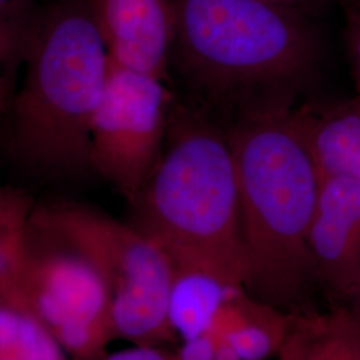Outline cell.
<instances>
[{"label": "cell", "mask_w": 360, "mask_h": 360, "mask_svg": "<svg viewBox=\"0 0 360 360\" xmlns=\"http://www.w3.org/2000/svg\"><path fill=\"white\" fill-rule=\"evenodd\" d=\"M316 279L347 291L360 287V180L323 178L309 233Z\"/></svg>", "instance_id": "9c48e42d"}, {"label": "cell", "mask_w": 360, "mask_h": 360, "mask_svg": "<svg viewBox=\"0 0 360 360\" xmlns=\"http://www.w3.org/2000/svg\"><path fill=\"white\" fill-rule=\"evenodd\" d=\"M359 288H360V287H359Z\"/></svg>", "instance_id": "603a6c76"}, {"label": "cell", "mask_w": 360, "mask_h": 360, "mask_svg": "<svg viewBox=\"0 0 360 360\" xmlns=\"http://www.w3.org/2000/svg\"><path fill=\"white\" fill-rule=\"evenodd\" d=\"M346 43L355 79L358 95H360V0L349 3L346 13Z\"/></svg>", "instance_id": "e0dca14e"}, {"label": "cell", "mask_w": 360, "mask_h": 360, "mask_svg": "<svg viewBox=\"0 0 360 360\" xmlns=\"http://www.w3.org/2000/svg\"><path fill=\"white\" fill-rule=\"evenodd\" d=\"M10 107L15 160L40 176L91 174L90 132L111 55L87 0H62L38 15Z\"/></svg>", "instance_id": "3957f363"}, {"label": "cell", "mask_w": 360, "mask_h": 360, "mask_svg": "<svg viewBox=\"0 0 360 360\" xmlns=\"http://www.w3.org/2000/svg\"><path fill=\"white\" fill-rule=\"evenodd\" d=\"M227 134L238 169L245 292L287 314L311 309L318 279L309 233L322 175L300 105L238 117Z\"/></svg>", "instance_id": "6da1fadb"}, {"label": "cell", "mask_w": 360, "mask_h": 360, "mask_svg": "<svg viewBox=\"0 0 360 360\" xmlns=\"http://www.w3.org/2000/svg\"><path fill=\"white\" fill-rule=\"evenodd\" d=\"M271 1L309 16L318 7L321 0H271Z\"/></svg>", "instance_id": "ffe728a7"}, {"label": "cell", "mask_w": 360, "mask_h": 360, "mask_svg": "<svg viewBox=\"0 0 360 360\" xmlns=\"http://www.w3.org/2000/svg\"><path fill=\"white\" fill-rule=\"evenodd\" d=\"M174 103L166 77L111 59L103 96L91 124L90 168L129 205L163 154Z\"/></svg>", "instance_id": "52a82bcc"}, {"label": "cell", "mask_w": 360, "mask_h": 360, "mask_svg": "<svg viewBox=\"0 0 360 360\" xmlns=\"http://www.w3.org/2000/svg\"><path fill=\"white\" fill-rule=\"evenodd\" d=\"M111 59L167 79L174 43L172 0H87Z\"/></svg>", "instance_id": "ba28073f"}, {"label": "cell", "mask_w": 360, "mask_h": 360, "mask_svg": "<svg viewBox=\"0 0 360 360\" xmlns=\"http://www.w3.org/2000/svg\"><path fill=\"white\" fill-rule=\"evenodd\" d=\"M278 360H360V321L343 311L291 314Z\"/></svg>", "instance_id": "7c38bea8"}, {"label": "cell", "mask_w": 360, "mask_h": 360, "mask_svg": "<svg viewBox=\"0 0 360 360\" xmlns=\"http://www.w3.org/2000/svg\"><path fill=\"white\" fill-rule=\"evenodd\" d=\"M131 223L172 264L215 271L245 288L239 183L227 129L174 103L154 172L129 205Z\"/></svg>", "instance_id": "277c9868"}, {"label": "cell", "mask_w": 360, "mask_h": 360, "mask_svg": "<svg viewBox=\"0 0 360 360\" xmlns=\"http://www.w3.org/2000/svg\"><path fill=\"white\" fill-rule=\"evenodd\" d=\"M215 360H242L236 349L221 336L218 335V345L215 351Z\"/></svg>", "instance_id": "44dd1931"}, {"label": "cell", "mask_w": 360, "mask_h": 360, "mask_svg": "<svg viewBox=\"0 0 360 360\" xmlns=\"http://www.w3.org/2000/svg\"><path fill=\"white\" fill-rule=\"evenodd\" d=\"M0 360H68L18 288L0 290Z\"/></svg>", "instance_id": "5bb4252c"}, {"label": "cell", "mask_w": 360, "mask_h": 360, "mask_svg": "<svg viewBox=\"0 0 360 360\" xmlns=\"http://www.w3.org/2000/svg\"><path fill=\"white\" fill-rule=\"evenodd\" d=\"M171 60L235 119L295 107L318 80L322 49L309 16L271 0H172Z\"/></svg>", "instance_id": "7a4b0ae2"}, {"label": "cell", "mask_w": 360, "mask_h": 360, "mask_svg": "<svg viewBox=\"0 0 360 360\" xmlns=\"http://www.w3.org/2000/svg\"><path fill=\"white\" fill-rule=\"evenodd\" d=\"M31 223L75 247L99 271L111 297L116 339L153 346L175 340L167 321L174 266L151 238L74 200L37 205Z\"/></svg>", "instance_id": "5b68a950"}, {"label": "cell", "mask_w": 360, "mask_h": 360, "mask_svg": "<svg viewBox=\"0 0 360 360\" xmlns=\"http://www.w3.org/2000/svg\"><path fill=\"white\" fill-rule=\"evenodd\" d=\"M311 153L323 178L360 180V95L300 107Z\"/></svg>", "instance_id": "30bf717a"}, {"label": "cell", "mask_w": 360, "mask_h": 360, "mask_svg": "<svg viewBox=\"0 0 360 360\" xmlns=\"http://www.w3.org/2000/svg\"><path fill=\"white\" fill-rule=\"evenodd\" d=\"M99 360H176L175 354L162 346L153 345H132L116 352H107Z\"/></svg>", "instance_id": "d6986e66"}, {"label": "cell", "mask_w": 360, "mask_h": 360, "mask_svg": "<svg viewBox=\"0 0 360 360\" xmlns=\"http://www.w3.org/2000/svg\"><path fill=\"white\" fill-rule=\"evenodd\" d=\"M7 77L0 71V115L4 112L7 104Z\"/></svg>", "instance_id": "7402d4cb"}, {"label": "cell", "mask_w": 360, "mask_h": 360, "mask_svg": "<svg viewBox=\"0 0 360 360\" xmlns=\"http://www.w3.org/2000/svg\"><path fill=\"white\" fill-rule=\"evenodd\" d=\"M218 334L208 333L193 339L181 340L179 348L174 351L176 360H215Z\"/></svg>", "instance_id": "ac0fdd59"}, {"label": "cell", "mask_w": 360, "mask_h": 360, "mask_svg": "<svg viewBox=\"0 0 360 360\" xmlns=\"http://www.w3.org/2000/svg\"><path fill=\"white\" fill-rule=\"evenodd\" d=\"M18 290L68 360H99L115 340L102 275L75 247L30 223Z\"/></svg>", "instance_id": "8992f818"}, {"label": "cell", "mask_w": 360, "mask_h": 360, "mask_svg": "<svg viewBox=\"0 0 360 360\" xmlns=\"http://www.w3.org/2000/svg\"><path fill=\"white\" fill-rule=\"evenodd\" d=\"M290 319L291 314L257 300L243 288L221 309L215 333L242 360H267L282 347Z\"/></svg>", "instance_id": "4fadbf2b"}, {"label": "cell", "mask_w": 360, "mask_h": 360, "mask_svg": "<svg viewBox=\"0 0 360 360\" xmlns=\"http://www.w3.org/2000/svg\"><path fill=\"white\" fill-rule=\"evenodd\" d=\"M35 206L34 198L25 190L0 186V290L18 287Z\"/></svg>", "instance_id": "9a60e30c"}, {"label": "cell", "mask_w": 360, "mask_h": 360, "mask_svg": "<svg viewBox=\"0 0 360 360\" xmlns=\"http://www.w3.org/2000/svg\"><path fill=\"white\" fill-rule=\"evenodd\" d=\"M37 19L27 0H0V71L7 79L22 63Z\"/></svg>", "instance_id": "2e32d148"}, {"label": "cell", "mask_w": 360, "mask_h": 360, "mask_svg": "<svg viewBox=\"0 0 360 360\" xmlns=\"http://www.w3.org/2000/svg\"><path fill=\"white\" fill-rule=\"evenodd\" d=\"M174 266L168 296V327L175 339L187 340L215 333L219 315L243 287L212 270Z\"/></svg>", "instance_id": "8fae6325"}]
</instances>
